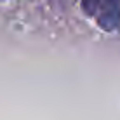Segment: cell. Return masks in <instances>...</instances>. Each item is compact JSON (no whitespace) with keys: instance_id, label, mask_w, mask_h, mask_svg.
<instances>
[{"instance_id":"6da1fadb","label":"cell","mask_w":120,"mask_h":120,"mask_svg":"<svg viewBox=\"0 0 120 120\" xmlns=\"http://www.w3.org/2000/svg\"><path fill=\"white\" fill-rule=\"evenodd\" d=\"M84 7L103 30L118 28L120 0H84Z\"/></svg>"}]
</instances>
